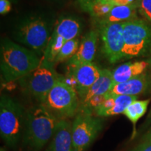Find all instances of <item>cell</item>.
Here are the masks:
<instances>
[{"instance_id": "obj_1", "label": "cell", "mask_w": 151, "mask_h": 151, "mask_svg": "<svg viewBox=\"0 0 151 151\" xmlns=\"http://www.w3.org/2000/svg\"><path fill=\"white\" fill-rule=\"evenodd\" d=\"M60 120L41 104L28 109L22 137L23 146L31 151L41 150L53 137Z\"/></svg>"}, {"instance_id": "obj_2", "label": "cell", "mask_w": 151, "mask_h": 151, "mask_svg": "<svg viewBox=\"0 0 151 151\" xmlns=\"http://www.w3.org/2000/svg\"><path fill=\"white\" fill-rule=\"evenodd\" d=\"M0 57L1 76L6 82L22 78L39 67L41 60L32 50L9 39L1 41Z\"/></svg>"}, {"instance_id": "obj_3", "label": "cell", "mask_w": 151, "mask_h": 151, "mask_svg": "<svg viewBox=\"0 0 151 151\" xmlns=\"http://www.w3.org/2000/svg\"><path fill=\"white\" fill-rule=\"evenodd\" d=\"M27 111L9 96L0 99V134L6 146L16 148L22 139Z\"/></svg>"}, {"instance_id": "obj_4", "label": "cell", "mask_w": 151, "mask_h": 151, "mask_svg": "<svg viewBox=\"0 0 151 151\" xmlns=\"http://www.w3.org/2000/svg\"><path fill=\"white\" fill-rule=\"evenodd\" d=\"M123 60L151 54V24L146 20L137 18L123 22Z\"/></svg>"}, {"instance_id": "obj_5", "label": "cell", "mask_w": 151, "mask_h": 151, "mask_svg": "<svg viewBox=\"0 0 151 151\" xmlns=\"http://www.w3.org/2000/svg\"><path fill=\"white\" fill-rule=\"evenodd\" d=\"M51 29L48 20L42 17L31 16L20 22L15 31V37L39 56L45 51L51 37Z\"/></svg>"}, {"instance_id": "obj_6", "label": "cell", "mask_w": 151, "mask_h": 151, "mask_svg": "<svg viewBox=\"0 0 151 151\" xmlns=\"http://www.w3.org/2000/svg\"><path fill=\"white\" fill-rule=\"evenodd\" d=\"M61 78L48 92L41 105L58 119L64 120L76 116L80 107V101L76 90L65 83Z\"/></svg>"}, {"instance_id": "obj_7", "label": "cell", "mask_w": 151, "mask_h": 151, "mask_svg": "<svg viewBox=\"0 0 151 151\" xmlns=\"http://www.w3.org/2000/svg\"><path fill=\"white\" fill-rule=\"evenodd\" d=\"M60 78L61 76L55 71L54 65L48 63L41 58L39 67L20 79V83L24 91L41 104Z\"/></svg>"}, {"instance_id": "obj_8", "label": "cell", "mask_w": 151, "mask_h": 151, "mask_svg": "<svg viewBox=\"0 0 151 151\" xmlns=\"http://www.w3.org/2000/svg\"><path fill=\"white\" fill-rule=\"evenodd\" d=\"M103 129V120L92 111L79 108L72 122L73 151H86Z\"/></svg>"}, {"instance_id": "obj_9", "label": "cell", "mask_w": 151, "mask_h": 151, "mask_svg": "<svg viewBox=\"0 0 151 151\" xmlns=\"http://www.w3.org/2000/svg\"><path fill=\"white\" fill-rule=\"evenodd\" d=\"M102 41V52L111 63L123 60V22L98 26Z\"/></svg>"}, {"instance_id": "obj_10", "label": "cell", "mask_w": 151, "mask_h": 151, "mask_svg": "<svg viewBox=\"0 0 151 151\" xmlns=\"http://www.w3.org/2000/svg\"><path fill=\"white\" fill-rule=\"evenodd\" d=\"M101 70L92 62L68 64V73L74 77L77 82L76 90L81 101L99 78Z\"/></svg>"}, {"instance_id": "obj_11", "label": "cell", "mask_w": 151, "mask_h": 151, "mask_svg": "<svg viewBox=\"0 0 151 151\" xmlns=\"http://www.w3.org/2000/svg\"><path fill=\"white\" fill-rule=\"evenodd\" d=\"M150 86V78L146 73H143L126 82L115 84L106 94L108 97L118 95L137 96L148 91Z\"/></svg>"}, {"instance_id": "obj_12", "label": "cell", "mask_w": 151, "mask_h": 151, "mask_svg": "<svg viewBox=\"0 0 151 151\" xmlns=\"http://www.w3.org/2000/svg\"><path fill=\"white\" fill-rule=\"evenodd\" d=\"M71 128L72 122L69 119L60 120L48 151H73Z\"/></svg>"}, {"instance_id": "obj_13", "label": "cell", "mask_w": 151, "mask_h": 151, "mask_svg": "<svg viewBox=\"0 0 151 151\" xmlns=\"http://www.w3.org/2000/svg\"><path fill=\"white\" fill-rule=\"evenodd\" d=\"M98 32L90 30L83 37L76 53L69 60L68 64H78L82 62H92L97 50Z\"/></svg>"}, {"instance_id": "obj_14", "label": "cell", "mask_w": 151, "mask_h": 151, "mask_svg": "<svg viewBox=\"0 0 151 151\" xmlns=\"http://www.w3.org/2000/svg\"><path fill=\"white\" fill-rule=\"evenodd\" d=\"M150 65V61H135L118 66L112 71L114 84L126 82L143 74Z\"/></svg>"}, {"instance_id": "obj_15", "label": "cell", "mask_w": 151, "mask_h": 151, "mask_svg": "<svg viewBox=\"0 0 151 151\" xmlns=\"http://www.w3.org/2000/svg\"><path fill=\"white\" fill-rule=\"evenodd\" d=\"M137 11V3L129 5L114 6L107 16L94 21L97 22V27L108 24L122 23L138 18Z\"/></svg>"}, {"instance_id": "obj_16", "label": "cell", "mask_w": 151, "mask_h": 151, "mask_svg": "<svg viewBox=\"0 0 151 151\" xmlns=\"http://www.w3.org/2000/svg\"><path fill=\"white\" fill-rule=\"evenodd\" d=\"M112 71L109 69H101L99 78L91 86L85 97L81 101V104L86 103L93 97L99 95H104L111 91L114 86Z\"/></svg>"}, {"instance_id": "obj_17", "label": "cell", "mask_w": 151, "mask_h": 151, "mask_svg": "<svg viewBox=\"0 0 151 151\" xmlns=\"http://www.w3.org/2000/svg\"><path fill=\"white\" fill-rule=\"evenodd\" d=\"M81 22L73 17H63L57 22L53 33L60 36L65 41L76 39L81 32Z\"/></svg>"}, {"instance_id": "obj_18", "label": "cell", "mask_w": 151, "mask_h": 151, "mask_svg": "<svg viewBox=\"0 0 151 151\" xmlns=\"http://www.w3.org/2000/svg\"><path fill=\"white\" fill-rule=\"evenodd\" d=\"M150 101V99L136 100L126 109V110L123 113L124 116L127 117L134 124L133 137L136 135V124L146 113Z\"/></svg>"}, {"instance_id": "obj_19", "label": "cell", "mask_w": 151, "mask_h": 151, "mask_svg": "<svg viewBox=\"0 0 151 151\" xmlns=\"http://www.w3.org/2000/svg\"><path fill=\"white\" fill-rule=\"evenodd\" d=\"M114 6L110 0H96L88 4L81 9L88 12L95 20L107 16Z\"/></svg>"}, {"instance_id": "obj_20", "label": "cell", "mask_w": 151, "mask_h": 151, "mask_svg": "<svg viewBox=\"0 0 151 151\" xmlns=\"http://www.w3.org/2000/svg\"><path fill=\"white\" fill-rule=\"evenodd\" d=\"M65 42L63 38L52 32L43 52L42 59L48 63L54 65L55 63L57 57L59 55Z\"/></svg>"}, {"instance_id": "obj_21", "label": "cell", "mask_w": 151, "mask_h": 151, "mask_svg": "<svg viewBox=\"0 0 151 151\" xmlns=\"http://www.w3.org/2000/svg\"><path fill=\"white\" fill-rule=\"evenodd\" d=\"M115 104L110 110L104 113L102 117H109L116 116L123 113L133 101L138 100L137 96L118 95L115 96Z\"/></svg>"}, {"instance_id": "obj_22", "label": "cell", "mask_w": 151, "mask_h": 151, "mask_svg": "<svg viewBox=\"0 0 151 151\" xmlns=\"http://www.w3.org/2000/svg\"><path fill=\"white\" fill-rule=\"evenodd\" d=\"M78 39H74L72 40L66 41L63 47L60 50L59 55L57 57L55 63H59L65 61L67 60H70L72 58L74 55L76 53L77 50L79 48Z\"/></svg>"}, {"instance_id": "obj_23", "label": "cell", "mask_w": 151, "mask_h": 151, "mask_svg": "<svg viewBox=\"0 0 151 151\" xmlns=\"http://www.w3.org/2000/svg\"><path fill=\"white\" fill-rule=\"evenodd\" d=\"M137 3L139 14L151 24V0H137Z\"/></svg>"}, {"instance_id": "obj_24", "label": "cell", "mask_w": 151, "mask_h": 151, "mask_svg": "<svg viewBox=\"0 0 151 151\" xmlns=\"http://www.w3.org/2000/svg\"><path fill=\"white\" fill-rule=\"evenodd\" d=\"M11 4L9 0H0V14L5 15L10 12Z\"/></svg>"}, {"instance_id": "obj_25", "label": "cell", "mask_w": 151, "mask_h": 151, "mask_svg": "<svg viewBox=\"0 0 151 151\" xmlns=\"http://www.w3.org/2000/svg\"><path fill=\"white\" fill-rule=\"evenodd\" d=\"M132 151H151V141H141Z\"/></svg>"}, {"instance_id": "obj_26", "label": "cell", "mask_w": 151, "mask_h": 151, "mask_svg": "<svg viewBox=\"0 0 151 151\" xmlns=\"http://www.w3.org/2000/svg\"><path fill=\"white\" fill-rule=\"evenodd\" d=\"M115 6L129 5L137 3V0H110Z\"/></svg>"}, {"instance_id": "obj_27", "label": "cell", "mask_w": 151, "mask_h": 151, "mask_svg": "<svg viewBox=\"0 0 151 151\" xmlns=\"http://www.w3.org/2000/svg\"><path fill=\"white\" fill-rule=\"evenodd\" d=\"M141 141H151V127L142 137Z\"/></svg>"}, {"instance_id": "obj_28", "label": "cell", "mask_w": 151, "mask_h": 151, "mask_svg": "<svg viewBox=\"0 0 151 151\" xmlns=\"http://www.w3.org/2000/svg\"><path fill=\"white\" fill-rule=\"evenodd\" d=\"M151 124V110L150 111V113H149L148 116V118H147L146 122H145V124L143 126V128H147L148 127V126H150ZM142 128V129H143Z\"/></svg>"}, {"instance_id": "obj_29", "label": "cell", "mask_w": 151, "mask_h": 151, "mask_svg": "<svg viewBox=\"0 0 151 151\" xmlns=\"http://www.w3.org/2000/svg\"><path fill=\"white\" fill-rule=\"evenodd\" d=\"M94 1H96V0H78V4L80 5L81 8H83V7L88 4Z\"/></svg>"}, {"instance_id": "obj_30", "label": "cell", "mask_w": 151, "mask_h": 151, "mask_svg": "<svg viewBox=\"0 0 151 151\" xmlns=\"http://www.w3.org/2000/svg\"><path fill=\"white\" fill-rule=\"evenodd\" d=\"M0 151H6V150H5V149H4V148H1V150H0Z\"/></svg>"}, {"instance_id": "obj_31", "label": "cell", "mask_w": 151, "mask_h": 151, "mask_svg": "<svg viewBox=\"0 0 151 151\" xmlns=\"http://www.w3.org/2000/svg\"></svg>"}]
</instances>
